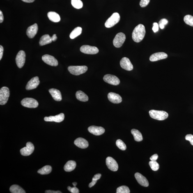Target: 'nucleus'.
<instances>
[{
	"label": "nucleus",
	"instance_id": "obj_1",
	"mask_svg": "<svg viewBox=\"0 0 193 193\" xmlns=\"http://www.w3.org/2000/svg\"><path fill=\"white\" fill-rule=\"evenodd\" d=\"M146 30L144 25L139 24L136 26L132 33V38L134 42L139 43L144 38Z\"/></svg>",
	"mask_w": 193,
	"mask_h": 193
},
{
	"label": "nucleus",
	"instance_id": "obj_2",
	"mask_svg": "<svg viewBox=\"0 0 193 193\" xmlns=\"http://www.w3.org/2000/svg\"><path fill=\"white\" fill-rule=\"evenodd\" d=\"M149 113L152 118L160 121H162L167 119L169 116L168 113L164 111L151 110Z\"/></svg>",
	"mask_w": 193,
	"mask_h": 193
},
{
	"label": "nucleus",
	"instance_id": "obj_3",
	"mask_svg": "<svg viewBox=\"0 0 193 193\" xmlns=\"http://www.w3.org/2000/svg\"><path fill=\"white\" fill-rule=\"evenodd\" d=\"M68 70L73 75L79 76L85 73L88 70V67L85 65L83 66H70Z\"/></svg>",
	"mask_w": 193,
	"mask_h": 193
},
{
	"label": "nucleus",
	"instance_id": "obj_4",
	"mask_svg": "<svg viewBox=\"0 0 193 193\" xmlns=\"http://www.w3.org/2000/svg\"><path fill=\"white\" fill-rule=\"evenodd\" d=\"M10 95V90L8 87H4L0 90V104L4 105L8 100Z\"/></svg>",
	"mask_w": 193,
	"mask_h": 193
},
{
	"label": "nucleus",
	"instance_id": "obj_5",
	"mask_svg": "<svg viewBox=\"0 0 193 193\" xmlns=\"http://www.w3.org/2000/svg\"><path fill=\"white\" fill-rule=\"evenodd\" d=\"M120 19V15L118 13H114L107 19L105 23L106 28H110L119 22Z\"/></svg>",
	"mask_w": 193,
	"mask_h": 193
},
{
	"label": "nucleus",
	"instance_id": "obj_6",
	"mask_svg": "<svg viewBox=\"0 0 193 193\" xmlns=\"http://www.w3.org/2000/svg\"><path fill=\"white\" fill-rule=\"evenodd\" d=\"M21 104L24 107L28 108H36L39 104L37 101L32 98H26L21 101Z\"/></svg>",
	"mask_w": 193,
	"mask_h": 193
},
{
	"label": "nucleus",
	"instance_id": "obj_7",
	"mask_svg": "<svg viewBox=\"0 0 193 193\" xmlns=\"http://www.w3.org/2000/svg\"><path fill=\"white\" fill-rule=\"evenodd\" d=\"M125 35L123 33H118L113 40V44L114 47L119 48L123 45L125 40Z\"/></svg>",
	"mask_w": 193,
	"mask_h": 193
},
{
	"label": "nucleus",
	"instance_id": "obj_8",
	"mask_svg": "<svg viewBox=\"0 0 193 193\" xmlns=\"http://www.w3.org/2000/svg\"><path fill=\"white\" fill-rule=\"evenodd\" d=\"M103 79L106 82L114 86L118 85L120 82L119 79L117 77L110 74H106Z\"/></svg>",
	"mask_w": 193,
	"mask_h": 193
},
{
	"label": "nucleus",
	"instance_id": "obj_9",
	"mask_svg": "<svg viewBox=\"0 0 193 193\" xmlns=\"http://www.w3.org/2000/svg\"><path fill=\"white\" fill-rule=\"evenodd\" d=\"M25 53L23 51H20L17 54L15 58L16 63L19 68L24 66L26 61Z\"/></svg>",
	"mask_w": 193,
	"mask_h": 193
},
{
	"label": "nucleus",
	"instance_id": "obj_10",
	"mask_svg": "<svg viewBox=\"0 0 193 193\" xmlns=\"http://www.w3.org/2000/svg\"><path fill=\"white\" fill-rule=\"evenodd\" d=\"M80 51L84 54H96L99 52L97 47L89 45H84L81 47Z\"/></svg>",
	"mask_w": 193,
	"mask_h": 193
},
{
	"label": "nucleus",
	"instance_id": "obj_11",
	"mask_svg": "<svg viewBox=\"0 0 193 193\" xmlns=\"http://www.w3.org/2000/svg\"><path fill=\"white\" fill-rule=\"evenodd\" d=\"M34 150V147L31 142L26 143V146L20 150L21 155L23 156H28L33 153Z\"/></svg>",
	"mask_w": 193,
	"mask_h": 193
},
{
	"label": "nucleus",
	"instance_id": "obj_12",
	"mask_svg": "<svg viewBox=\"0 0 193 193\" xmlns=\"http://www.w3.org/2000/svg\"><path fill=\"white\" fill-rule=\"evenodd\" d=\"M42 59L44 62L52 66H57L58 65V62L54 57L45 54L42 56Z\"/></svg>",
	"mask_w": 193,
	"mask_h": 193
},
{
	"label": "nucleus",
	"instance_id": "obj_13",
	"mask_svg": "<svg viewBox=\"0 0 193 193\" xmlns=\"http://www.w3.org/2000/svg\"><path fill=\"white\" fill-rule=\"evenodd\" d=\"M106 164L109 170L113 171H116L118 168L117 162L112 157H107L106 159Z\"/></svg>",
	"mask_w": 193,
	"mask_h": 193
},
{
	"label": "nucleus",
	"instance_id": "obj_14",
	"mask_svg": "<svg viewBox=\"0 0 193 193\" xmlns=\"http://www.w3.org/2000/svg\"><path fill=\"white\" fill-rule=\"evenodd\" d=\"M120 65L122 68L128 71L132 70L133 69V65L128 58L123 57L120 62Z\"/></svg>",
	"mask_w": 193,
	"mask_h": 193
},
{
	"label": "nucleus",
	"instance_id": "obj_15",
	"mask_svg": "<svg viewBox=\"0 0 193 193\" xmlns=\"http://www.w3.org/2000/svg\"><path fill=\"white\" fill-rule=\"evenodd\" d=\"M40 84V81L38 77H35L32 78L27 83L26 86V89L30 90L35 89Z\"/></svg>",
	"mask_w": 193,
	"mask_h": 193
},
{
	"label": "nucleus",
	"instance_id": "obj_16",
	"mask_svg": "<svg viewBox=\"0 0 193 193\" xmlns=\"http://www.w3.org/2000/svg\"><path fill=\"white\" fill-rule=\"evenodd\" d=\"M65 119V115L63 113L56 115L55 116H50L45 117L44 120L46 122H54L56 123H59L63 121Z\"/></svg>",
	"mask_w": 193,
	"mask_h": 193
},
{
	"label": "nucleus",
	"instance_id": "obj_17",
	"mask_svg": "<svg viewBox=\"0 0 193 193\" xmlns=\"http://www.w3.org/2000/svg\"><path fill=\"white\" fill-rule=\"evenodd\" d=\"M88 131L91 134L96 136H99L103 134L105 132V129L101 127H97L92 125L88 127Z\"/></svg>",
	"mask_w": 193,
	"mask_h": 193
},
{
	"label": "nucleus",
	"instance_id": "obj_18",
	"mask_svg": "<svg viewBox=\"0 0 193 193\" xmlns=\"http://www.w3.org/2000/svg\"><path fill=\"white\" fill-rule=\"evenodd\" d=\"M108 98L111 102L118 104L122 102V97L119 95L114 93L110 92L108 95Z\"/></svg>",
	"mask_w": 193,
	"mask_h": 193
},
{
	"label": "nucleus",
	"instance_id": "obj_19",
	"mask_svg": "<svg viewBox=\"0 0 193 193\" xmlns=\"http://www.w3.org/2000/svg\"><path fill=\"white\" fill-rule=\"evenodd\" d=\"M38 31V26L35 23L29 26L26 30V35L30 38H33L37 34Z\"/></svg>",
	"mask_w": 193,
	"mask_h": 193
},
{
	"label": "nucleus",
	"instance_id": "obj_20",
	"mask_svg": "<svg viewBox=\"0 0 193 193\" xmlns=\"http://www.w3.org/2000/svg\"><path fill=\"white\" fill-rule=\"evenodd\" d=\"M167 57V54L165 53L157 52L151 55L150 57V61L155 62L166 59Z\"/></svg>",
	"mask_w": 193,
	"mask_h": 193
},
{
	"label": "nucleus",
	"instance_id": "obj_21",
	"mask_svg": "<svg viewBox=\"0 0 193 193\" xmlns=\"http://www.w3.org/2000/svg\"><path fill=\"white\" fill-rule=\"evenodd\" d=\"M135 178L140 185L144 187H148L149 186V183L148 180L145 177L139 173H135Z\"/></svg>",
	"mask_w": 193,
	"mask_h": 193
},
{
	"label": "nucleus",
	"instance_id": "obj_22",
	"mask_svg": "<svg viewBox=\"0 0 193 193\" xmlns=\"http://www.w3.org/2000/svg\"><path fill=\"white\" fill-rule=\"evenodd\" d=\"M74 144L79 148L82 149L87 148L89 145L88 142L82 138H79L76 139L74 141Z\"/></svg>",
	"mask_w": 193,
	"mask_h": 193
},
{
	"label": "nucleus",
	"instance_id": "obj_23",
	"mask_svg": "<svg viewBox=\"0 0 193 193\" xmlns=\"http://www.w3.org/2000/svg\"><path fill=\"white\" fill-rule=\"evenodd\" d=\"M49 91L54 100L57 101H60L62 100L61 93L59 90L52 88L49 90Z\"/></svg>",
	"mask_w": 193,
	"mask_h": 193
},
{
	"label": "nucleus",
	"instance_id": "obj_24",
	"mask_svg": "<svg viewBox=\"0 0 193 193\" xmlns=\"http://www.w3.org/2000/svg\"><path fill=\"white\" fill-rule=\"evenodd\" d=\"M52 42V37L49 36L48 34H45L41 37L39 44L40 46H43L50 43Z\"/></svg>",
	"mask_w": 193,
	"mask_h": 193
},
{
	"label": "nucleus",
	"instance_id": "obj_25",
	"mask_svg": "<svg viewBox=\"0 0 193 193\" xmlns=\"http://www.w3.org/2000/svg\"><path fill=\"white\" fill-rule=\"evenodd\" d=\"M47 15L49 20L53 22H58L61 20L60 16L55 12H49L48 13Z\"/></svg>",
	"mask_w": 193,
	"mask_h": 193
},
{
	"label": "nucleus",
	"instance_id": "obj_26",
	"mask_svg": "<svg viewBox=\"0 0 193 193\" xmlns=\"http://www.w3.org/2000/svg\"><path fill=\"white\" fill-rule=\"evenodd\" d=\"M76 163L73 161H69L67 162L64 166V170L66 172H71L73 171L75 169Z\"/></svg>",
	"mask_w": 193,
	"mask_h": 193
},
{
	"label": "nucleus",
	"instance_id": "obj_27",
	"mask_svg": "<svg viewBox=\"0 0 193 193\" xmlns=\"http://www.w3.org/2000/svg\"><path fill=\"white\" fill-rule=\"evenodd\" d=\"M76 98L78 100L82 102H87L88 101V97L87 95L84 92L79 91L77 92L76 94Z\"/></svg>",
	"mask_w": 193,
	"mask_h": 193
},
{
	"label": "nucleus",
	"instance_id": "obj_28",
	"mask_svg": "<svg viewBox=\"0 0 193 193\" xmlns=\"http://www.w3.org/2000/svg\"><path fill=\"white\" fill-rule=\"evenodd\" d=\"M131 132L133 135L135 141L140 142L143 140V138L141 133L139 130L133 129L131 131Z\"/></svg>",
	"mask_w": 193,
	"mask_h": 193
},
{
	"label": "nucleus",
	"instance_id": "obj_29",
	"mask_svg": "<svg viewBox=\"0 0 193 193\" xmlns=\"http://www.w3.org/2000/svg\"><path fill=\"white\" fill-rule=\"evenodd\" d=\"M82 32V28L81 27H77L74 29L72 32L70 34V38L71 39H73L76 37L80 35Z\"/></svg>",
	"mask_w": 193,
	"mask_h": 193
},
{
	"label": "nucleus",
	"instance_id": "obj_30",
	"mask_svg": "<svg viewBox=\"0 0 193 193\" xmlns=\"http://www.w3.org/2000/svg\"><path fill=\"white\" fill-rule=\"evenodd\" d=\"M52 171V167L50 166L47 165L40 169L38 172L40 174L44 175L49 174Z\"/></svg>",
	"mask_w": 193,
	"mask_h": 193
},
{
	"label": "nucleus",
	"instance_id": "obj_31",
	"mask_svg": "<svg viewBox=\"0 0 193 193\" xmlns=\"http://www.w3.org/2000/svg\"><path fill=\"white\" fill-rule=\"evenodd\" d=\"M10 192L12 193H26L25 191L19 186L13 185L10 188Z\"/></svg>",
	"mask_w": 193,
	"mask_h": 193
},
{
	"label": "nucleus",
	"instance_id": "obj_32",
	"mask_svg": "<svg viewBox=\"0 0 193 193\" xmlns=\"http://www.w3.org/2000/svg\"><path fill=\"white\" fill-rule=\"evenodd\" d=\"M71 4L74 8L79 9L82 8L83 4L81 0H71Z\"/></svg>",
	"mask_w": 193,
	"mask_h": 193
},
{
	"label": "nucleus",
	"instance_id": "obj_33",
	"mask_svg": "<svg viewBox=\"0 0 193 193\" xmlns=\"http://www.w3.org/2000/svg\"><path fill=\"white\" fill-rule=\"evenodd\" d=\"M183 20L186 24L189 25L193 26V16L189 15H187L184 17Z\"/></svg>",
	"mask_w": 193,
	"mask_h": 193
},
{
	"label": "nucleus",
	"instance_id": "obj_34",
	"mask_svg": "<svg viewBox=\"0 0 193 193\" xmlns=\"http://www.w3.org/2000/svg\"><path fill=\"white\" fill-rule=\"evenodd\" d=\"M130 192V189L127 186H121L117 189V193H129Z\"/></svg>",
	"mask_w": 193,
	"mask_h": 193
},
{
	"label": "nucleus",
	"instance_id": "obj_35",
	"mask_svg": "<svg viewBox=\"0 0 193 193\" xmlns=\"http://www.w3.org/2000/svg\"><path fill=\"white\" fill-rule=\"evenodd\" d=\"M149 164L150 167L153 171L158 170L159 167H160L159 164L156 162V161H150L149 163Z\"/></svg>",
	"mask_w": 193,
	"mask_h": 193
},
{
	"label": "nucleus",
	"instance_id": "obj_36",
	"mask_svg": "<svg viewBox=\"0 0 193 193\" xmlns=\"http://www.w3.org/2000/svg\"><path fill=\"white\" fill-rule=\"evenodd\" d=\"M116 146L118 148L123 150H126V146L123 142L121 139H118L116 142Z\"/></svg>",
	"mask_w": 193,
	"mask_h": 193
},
{
	"label": "nucleus",
	"instance_id": "obj_37",
	"mask_svg": "<svg viewBox=\"0 0 193 193\" xmlns=\"http://www.w3.org/2000/svg\"><path fill=\"white\" fill-rule=\"evenodd\" d=\"M101 177V175L100 174V173H98V174L95 175L93 177L92 182L90 183L89 187L90 188H91L93 186L95 185V183H96L97 181L100 179Z\"/></svg>",
	"mask_w": 193,
	"mask_h": 193
},
{
	"label": "nucleus",
	"instance_id": "obj_38",
	"mask_svg": "<svg viewBox=\"0 0 193 193\" xmlns=\"http://www.w3.org/2000/svg\"><path fill=\"white\" fill-rule=\"evenodd\" d=\"M168 23V21L166 19H162L159 21V25L161 29H164V26Z\"/></svg>",
	"mask_w": 193,
	"mask_h": 193
},
{
	"label": "nucleus",
	"instance_id": "obj_39",
	"mask_svg": "<svg viewBox=\"0 0 193 193\" xmlns=\"http://www.w3.org/2000/svg\"><path fill=\"white\" fill-rule=\"evenodd\" d=\"M150 0H141L140 1L139 5L141 7H145L149 3Z\"/></svg>",
	"mask_w": 193,
	"mask_h": 193
},
{
	"label": "nucleus",
	"instance_id": "obj_40",
	"mask_svg": "<svg viewBox=\"0 0 193 193\" xmlns=\"http://www.w3.org/2000/svg\"><path fill=\"white\" fill-rule=\"evenodd\" d=\"M67 189L72 193H79V189L76 186H74L73 187L68 186L67 187Z\"/></svg>",
	"mask_w": 193,
	"mask_h": 193
},
{
	"label": "nucleus",
	"instance_id": "obj_41",
	"mask_svg": "<svg viewBox=\"0 0 193 193\" xmlns=\"http://www.w3.org/2000/svg\"><path fill=\"white\" fill-rule=\"evenodd\" d=\"M186 140L190 142L191 144L193 146V135L191 134H187L185 137Z\"/></svg>",
	"mask_w": 193,
	"mask_h": 193
},
{
	"label": "nucleus",
	"instance_id": "obj_42",
	"mask_svg": "<svg viewBox=\"0 0 193 193\" xmlns=\"http://www.w3.org/2000/svg\"><path fill=\"white\" fill-rule=\"evenodd\" d=\"M159 27V24L157 23H153V26L152 29L154 33H156L158 31Z\"/></svg>",
	"mask_w": 193,
	"mask_h": 193
},
{
	"label": "nucleus",
	"instance_id": "obj_43",
	"mask_svg": "<svg viewBox=\"0 0 193 193\" xmlns=\"http://www.w3.org/2000/svg\"><path fill=\"white\" fill-rule=\"evenodd\" d=\"M158 158V155L157 154H154L153 155L150 157V160L152 161H156L157 159Z\"/></svg>",
	"mask_w": 193,
	"mask_h": 193
},
{
	"label": "nucleus",
	"instance_id": "obj_44",
	"mask_svg": "<svg viewBox=\"0 0 193 193\" xmlns=\"http://www.w3.org/2000/svg\"><path fill=\"white\" fill-rule=\"evenodd\" d=\"M3 51H4V48L1 45H0V60H1L2 59Z\"/></svg>",
	"mask_w": 193,
	"mask_h": 193
},
{
	"label": "nucleus",
	"instance_id": "obj_45",
	"mask_svg": "<svg viewBox=\"0 0 193 193\" xmlns=\"http://www.w3.org/2000/svg\"><path fill=\"white\" fill-rule=\"evenodd\" d=\"M3 21H4V16H3L2 12L1 10L0 11V23H2Z\"/></svg>",
	"mask_w": 193,
	"mask_h": 193
},
{
	"label": "nucleus",
	"instance_id": "obj_46",
	"mask_svg": "<svg viewBox=\"0 0 193 193\" xmlns=\"http://www.w3.org/2000/svg\"><path fill=\"white\" fill-rule=\"evenodd\" d=\"M45 193H61L62 192L60 191H54L52 190L46 191Z\"/></svg>",
	"mask_w": 193,
	"mask_h": 193
},
{
	"label": "nucleus",
	"instance_id": "obj_47",
	"mask_svg": "<svg viewBox=\"0 0 193 193\" xmlns=\"http://www.w3.org/2000/svg\"><path fill=\"white\" fill-rule=\"evenodd\" d=\"M57 37L56 34H54L53 35L52 37V41L55 42L57 40Z\"/></svg>",
	"mask_w": 193,
	"mask_h": 193
},
{
	"label": "nucleus",
	"instance_id": "obj_48",
	"mask_svg": "<svg viewBox=\"0 0 193 193\" xmlns=\"http://www.w3.org/2000/svg\"><path fill=\"white\" fill-rule=\"evenodd\" d=\"M24 2L26 3H32L34 2L35 0H22Z\"/></svg>",
	"mask_w": 193,
	"mask_h": 193
},
{
	"label": "nucleus",
	"instance_id": "obj_49",
	"mask_svg": "<svg viewBox=\"0 0 193 193\" xmlns=\"http://www.w3.org/2000/svg\"><path fill=\"white\" fill-rule=\"evenodd\" d=\"M72 184L74 186H76L77 185V182H73V183Z\"/></svg>",
	"mask_w": 193,
	"mask_h": 193
}]
</instances>
